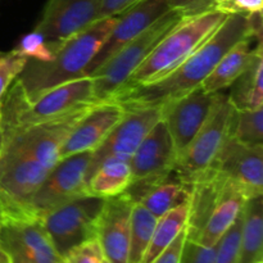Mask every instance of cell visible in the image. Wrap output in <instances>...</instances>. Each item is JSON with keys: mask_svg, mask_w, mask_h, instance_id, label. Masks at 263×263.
I'll return each instance as SVG.
<instances>
[{"mask_svg": "<svg viewBox=\"0 0 263 263\" xmlns=\"http://www.w3.org/2000/svg\"><path fill=\"white\" fill-rule=\"evenodd\" d=\"M246 37H251L247 15H228L210 40L168 76L152 84L118 90L109 100L120 104L125 110L161 107L199 87L217 62L236 43Z\"/></svg>", "mask_w": 263, "mask_h": 263, "instance_id": "obj_1", "label": "cell"}, {"mask_svg": "<svg viewBox=\"0 0 263 263\" xmlns=\"http://www.w3.org/2000/svg\"><path fill=\"white\" fill-rule=\"evenodd\" d=\"M116 22V15L94 23L63 40H54L49 62L26 59L17 82L30 102L43 92L66 82L86 77L90 62L98 53Z\"/></svg>", "mask_w": 263, "mask_h": 263, "instance_id": "obj_2", "label": "cell"}, {"mask_svg": "<svg viewBox=\"0 0 263 263\" xmlns=\"http://www.w3.org/2000/svg\"><path fill=\"white\" fill-rule=\"evenodd\" d=\"M92 104L97 102L91 77H81L53 87L32 102L14 80L0 100V127L3 133H14L62 118Z\"/></svg>", "mask_w": 263, "mask_h": 263, "instance_id": "obj_3", "label": "cell"}, {"mask_svg": "<svg viewBox=\"0 0 263 263\" xmlns=\"http://www.w3.org/2000/svg\"><path fill=\"white\" fill-rule=\"evenodd\" d=\"M226 18L228 15L218 10L184 18L157 44L148 58L128 77L121 89L152 84L168 76L210 40Z\"/></svg>", "mask_w": 263, "mask_h": 263, "instance_id": "obj_4", "label": "cell"}, {"mask_svg": "<svg viewBox=\"0 0 263 263\" xmlns=\"http://www.w3.org/2000/svg\"><path fill=\"white\" fill-rule=\"evenodd\" d=\"M49 171L14 141L3 138L0 149V217L36 218L31 202Z\"/></svg>", "mask_w": 263, "mask_h": 263, "instance_id": "obj_5", "label": "cell"}, {"mask_svg": "<svg viewBox=\"0 0 263 263\" xmlns=\"http://www.w3.org/2000/svg\"><path fill=\"white\" fill-rule=\"evenodd\" d=\"M185 17L176 10H170L143 33L126 44L113 54L102 67L89 77L94 84V99L97 103L109 100L148 58L157 44L176 27Z\"/></svg>", "mask_w": 263, "mask_h": 263, "instance_id": "obj_6", "label": "cell"}, {"mask_svg": "<svg viewBox=\"0 0 263 263\" xmlns=\"http://www.w3.org/2000/svg\"><path fill=\"white\" fill-rule=\"evenodd\" d=\"M233 107L226 92H217L210 116L189 145L177 156L174 171L185 184L207 171L230 133Z\"/></svg>", "mask_w": 263, "mask_h": 263, "instance_id": "obj_7", "label": "cell"}, {"mask_svg": "<svg viewBox=\"0 0 263 263\" xmlns=\"http://www.w3.org/2000/svg\"><path fill=\"white\" fill-rule=\"evenodd\" d=\"M103 205V198L86 194L54 208L40 218L61 258L69 249L97 239Z\"/></svg>", "mask_w": 263, "mask_h": 263, "instance_id": "obj_8", "label": "cell"}, {"mask_svg": "<svg viewBox=\"0 0 263 263\" xmlns=\"http://www.w3.org/2000/svg\"><path fill=\"white\" fill-rule=\"evenodd\" d=\"M177 152L166 125L159 120L130 158L133 181L126 194L138 203L146 190L174 171Z\"/></svg>", "mask_w": 263, "mask_h": 263, "instance_id": "obj_9", "label": "cell"}, {"mask_svg": "<svg viewBox=\"0 0 263 263\" xmlns=\"http://www.w3.org/2000/svg\"><path fill=\"white\" fill-rule=\"evenodd\" d=\"M91 156L92 152H82L57 162L33 194L31 208L36 218L87 194L86 172Z\"/></svg>", "mask_w": 263, "mask_h": 263, "instance_id": "obj_10", "label": "cell"}, {"mask_svg": "<svg viewBox=\"0 0 263 263\" xmlns=\"http://www.w3.org/2000/svg\"><path fill=\"white\" fill-rule=\"evenodd\" d=\"M0 244L10 263H62L40 218L0 217Z\"/></svg>", "mask_w": 263, "mask_h": 263, "instance_id": "obj_11", "label": "cell"}, {"mask_svg": "<svg viewBox=\"0 0 263 263\" xmlns=\"http://www.w3.org/2000/svg\"><path fill=\"white\" fill-rule=\"evenodd\" d=\"M161 107L126 110L122 120L112 128L103 143L92 152L86 172V181L104 162L110 159L130 161L136 148L151 128L161 120Z\"/></svg>", "mask_w": 263, "mask_h": 263, "instance_id": "obj_12", "label": "cell"}, {"mask_svg": "<svg viewBox=\"0 0 263 263\" xmlns=\"http://www.w3.org/2000/svg\"><path fill=\"white\" fill-rule=\"evenodd\" d=\"M263 145L248 146L226 139L210 168L238 187L246 199L263 193Z\"/></svg>", "mask_w": 263, "mask_h": 263, "instance_id": "obj_13", "label": "cell"}, {"mask_svg": "<svg viewBox=\"0 0 263 263\" xmlns=\"http://www.w3.org/2000/svg\"><path fill=\"white\" fill-rule=\"evenodd\" d=\"M170 10L166 0H139L116 15L112 30L87 67L86 77L94 73L113 54L138 37Z\"/></svg>", "mask_w": 263, "mask_h": 263, "instance_id": "obj_14", "label": "cell"}, {"mask_svg": "<svg viewBox=\"0 0 263 263\" xmlns=\"http://www.w3.org/2000/svg\"><path fill=\"white\" fill-rule=\"evenodd\" d=\"M217 92H205L202 87L161 105L162 117L174 141L177 156L194 139L204 125Z\"/></svg>", "mask_w": 263, "mask_h": 263, "instance_id": "obj_15", "label": "cell"}, {"mask_svg": "<svg viewBox=\"0 0 263 263\" xmlns=\"http://www.w3.org/2000/svg\"><path fill=\"white\" fill-rule=\"evenodd\" d=\"M90 107H85L62 118L39 123V125L14 131V133L2 131L3 138L14 141L28 156L35 158L44 167L51 170L58 162V152L62 144L64 143L80 117Z\"/></svg>", "mask_w": 263, "mask_h": 263, "instance_id": "obj_16", "label": "cell"}, {"mask_svg": "<svg viewBox=\"0 0 263 263\" xmlns=\"http://www.w3.org/2000/svg\"><path fill=\"white\" fill-rule=\"evenodd\" d=\"M126 110L110 100L91 105L80 117L58 152V161L72 154L94 152L112 128L122 120Z\"/></svg>", "mask_w": 263, "mask_h": 263, "instance_id": "obj_17", "label": "cell"}, {"mask_svg": "<svg viewBox=\"0 0 263 263\" xmlns=\"http://www.w3.org/2000/svg\"><path fill=\"white\" fill-rule=\"evenodd\" d=\"M134 200L125 192L104 199L98 220L97 240L110 263H128L130 222Z\"/></svg>", "mask_w": 263, "mask_h": 263, "instance_id": "obj_18", "label": "cell"}, {"mask_svg": "<svg viewBox=\"0 0 263 263\" xmlns=\"http://www.w3.org/2000/svg\"><path fill=\"white\" fill-rule=\"evenodd\" d=\"M102 0H48L36 32L46 40H63L99 20Z\"/></svg>", "mask_w": 263, "mask_h": 263, "instance_id": "obj_19", "label": "cell"}, {"mask_svg": "<svg viewBox=\"0 0 263 263\" xmlns=\"http://www.w3.org/2000/svg\"><path fill=\"white\" fill-rule=\"evenodd\" d=\"M223 184L225 179L213 168H208L192 180L186 223L187 239L197 241L217 205Z\"/></svg>", "mask_w": 263, "mask_h": 263, "instance_id": "obj_20", "label": "cell"}, {"mask_svg": "<svg viewBox=\"0 0 263 263\" xmlns=\"http://www.w3.org/2000/svg\"><path fill=\"white\" fill-rule=\"evenodd\" d=\"M253 39L246 37L236 43L215 66L210 74L205 77L200 87L205 92H220L243 73L251 64L257 50L262 48V44L253 46Z\"/></svg>", "mask_w": 263, "mask_h": 263, "instance_id": "obj_21", "label": "cell"}, {"mask_svg": "<svg viewBox=\"0 0 263 263\" xmlns=\"http://www.w3.org/2000/svg\"><path fill=\"white\" fill-rule=\"evenodd\" d=\"M246 200L247 199L239 192L238 187L225 179V184L221 190L217 205H216L208 222L205 223L200 235L198 236V243L204 247L216 246L223 236V234L235 222L239 213L243 210Z\"/></svg>", "mask_w": 263, "mask_h": 263, "instance_id": "obj_22", "label": "cell"}, {"mask_svg": "<svg viewBox=\"0 0 263 263\" xmlns=\"http://www.w3.org/2000/svg\"><path fill=\"white\" fill-rule=\"evenodd\" d=\"M236 263H263L262 195L249 198L244 202L240 246Z\"/></svg>", "mask_w": 263, "mask_h": 263, "instance_id": "obj_23", "label": "cell"}, {"mask_svg": "<svg viewBox=\"0 0 263 263\" xmlns=\"http://www.w3.org/2000/svg\"><path fill=\"white\" fill-rule=\"evenodd\" d=\"M263 55L257 50L246 71L230 85L229 102L235 110H256L263 108Z\"/></svg>", "mask_w": 263, "mask_h": 263, "instance_id": "obj_24", "label": "cell"}, {"mask_svg": "<svg viewBox=\"0 0 263 263\" xmlns=\"http://www.w3.org/2000/svg\"><path fill=\"white\" fill-rule=\"evenodd\" d=\"M189 198L190 185L182 182L172 171L168 176L149 187L138 203L159 218L172 208L189 202Z\"/></svg>", "mask_w": 263, "mask_h": 263, "instance_id": "obj_25", "label": "cell"}, {"mask_svg": "<svg viewBox=\"0 0 263 263\" xmlns=\"http://www.w3.org/2000/svg\"><path fill=\"white\" fill-rule=\"evenodd\" d=\"M133 181L130 161L110 159L104 162L86 181L87 194L95 197H116L126 192Z\"/></svg>", "mask_w": 263, "mask_h": 263, "instance_id": "obj_26", "label": "cell"}, {"mask_svg": "<svg viewBox=\"0 0 263 263\" xmlns=\"http://www.w3.org/2000/svg\"><path fill=\"white\" fill-rule=\"evenodd\" d=\"M189 202L172 208L157 220L153 235L141 263H152L186 229Z\"/></svg>", "mask_w": 263, "mask_h": 263, "instance_id": "obj_27", "label": "cell"}, {"mask_svg": "<svg viewBox=\"0 0 263 263\" xmlns=\"http://www.w3.org/2000/svg\"><path fill=\"white\" fill-rule=\"evenodd\" d=\"M158 218L139 203H134L130 222L128 263H141Z\"/></svg>", "mask_w": 263, "mask_h": 263, "instance_id": "obj_28", "label": "cell"}, {"mask_svg": "<svg viewBox=\"0 0 263 263\" xmlns=\"http://www.w3.org/2000/svg\"><path fill=\"white\" fill-rule=\"evenodd\" d=\"M229 135L243 145H262L263 108L256 110H235L233 108Z\"/></svg>", "mask_w": 263, "mask_h": 263, "instance_id": "obj_29", "label": "cell"}, {"mask_svg": "<svg viewBox=\"0 0 263 263\" xmlns=\"http://www.w3.org/2000/svg\"><path fill=\"white\" fill-rule=\"evenodd\" d=\"M241 225H243V210L239 213L235 222L216 246V254L213 263H236L238 262L239 246H240Z\"/></svg>", "mask_w": 263, "mask_h": 263, "instance_id": "obj_30", "label": "cell"}, {"mask_svg": "<svg viewBox=\"0 0 263 263\" xmlns=\"http://www.w3.org/2000/svg\"><path fill=\"white\" fill-rule=\"evenodd\" d=\"M14 50L26 59H32V61L49 62L53 58V43L46 40L41 33L36 31L23 36Z\"/></svg>", "mask_w": 263, "mask_h": 263, "instance_id": "obj_31", "label": "cell"}, {"mask_svg": "<svg viewBox=\"0 0 263 263\" xmlns=\"http://www.w3.org/2000/svg\"><path fill=\"white\" fill-rule=\"evenodd\" d=\"M26 63L25 57L12 49L9 51H0V100L3 95L17 79Z\"/></svg>", "mask_w": 263, "mask_h": 263, "instance_id": "obj_32", "label": "cell"}, {"mask_svg": "<svg viewBox=\"0 0 263 263\" xmlns=\"http://www.w3.org/2000/svg\"><path fill=\"white\" fill-rule=\"evenodd\" d=\"M103 259L104 256L99 241L97 239H91L69 249L62 257V263H102Z\"/></svg>", "mask_w": 263, "mask_h": 263, "instance_id": "obj_33", "label": "cell"}, {"mask_svg": "<svg viewBox=\"0 0 263 263\" xmlns=\"http://www.w3.org/2000/svg\"><path fill=\"white\" fill-rule=\"evenodd\" d=\"M216 246L204 247L198 241L190 240L186 238L184 241V246H182L179 263H213Z\"/></svg>", "mask_w": 263, "mask_h": 263, "instance_id": "obj_34", "label": "cell"}, {"mask_svg": "<svg viewBox=\"0 0 263 263\" xmlns=\"http://www.w3.org/2000/svg\"><path fill=\"white\" fill-rule=\"evenodd\" d=\"M213 9L226 15L262 12L263 0H212Z\"/></svg>", "mask_w": 263, "mask_h": 263, "instance_id": "obj_35", "label": "cell"}, {"mask_svg": "<svg viewBox=\"0 0 263 263\" xmlns=\"http://www.w3.org/2000/svg\"><path fill=\"white\" fill-rule=\"evenodd\" d=\"M170 9L179 12L182 17H194L213 9L212 0H166Z\"/></svg>", "mask_w": 263, "mask_h": 263, "instance_id": "obj_36", "label": "cell"}, {"mask_svg": "<svg viewBox=\"0 0 263 263\" xmlns=\"http://www.w3.org/2000/svg\"><path fill=\"white\" fill-rule=\"evenodd\" d=\"M185 239H186V229L182 230L179 234V236L164 249L163 253L159 254L152 263H179L180 254H181Z\"/></svg>", "mask_w": 263, "mask_h": 263, "instance_id": "obj_37", "label": "cell"}, {"mask_svg": "<svg viewBox=\"0 0 263 263\" xmlns=\"http://www.w3.org/2000/svg\"><path fill=\"white\" fill-rule=\"evenodd\" d=\"M139 0H102L99 10V20L120 14Z\"/></svg>", "mask_w": 263, "mask_h": 263, "instance_id": "obj_38", "label": "cell"}, {"mask_svg": "<svg viewBox=\"0 0 263 263\" xmlns=\"http://www.w3.org/2000/svg\"><path fill=\"white\" fill-rule=\"evenodd\" d=\"M0 263H10L9 258H8V256L4 253V251H3L2 244H0Z\"/></svg>", "mask_w": 263, "mask_h": 263, "instance_id": "obj_39", "label": "cell"}, {"mask_svg": "<svg viewBox=\"0 0 263 263\" xmlns=\"http://www.w3.org/2000/svg\"><path fill=\"white\" fill-rule=\"evenodd\" d=\"M2 144H3V134H2V127H0V149H2Z\"/></svg>", "mask_w": 263, "mask_h": 263, "instance_id": "obj_40", "label": "cell"}, {"mask_svg": "<svg viewBox=\"0 0 263 263\" xmlns=\"http://www.w3.org/2000/svg\"><path fill=\"white\" fill-rule=\"evenodd\" d=\"M102 263H110V262H109V261H107V259L104 258V259H103V262H102Z\"/></svg>", "mask_w": 263, "mask_h": 263, "instance_id": "obj_41", "label": "cell"}]
</instances>
